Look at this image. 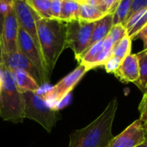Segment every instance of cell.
<instances>
[{
    "label": "cell",
    "instance_id": "d6986e66",
    "mask_svg": "<svg viewBox=\"0 0 147 147\" xmlns=\"http://www.w3.org/2000/svg\"><path fill=\"white\" fill-rule=\"evenodd\" d=\"M133 0H120L116 10L113 14V25L123 24L128 19Z\"/></svg>",
    "mask_w": 147,
    "mask_h": 147
},
{
    "label": "cell",
    "instance_id": "d590c367",
    "mask_svg": "<svg viewBox=\"0 0 147 147\" xmlns=\"http://www.w3.org/2000/svg\"><path fill=\"white\" fill-rule=\"evenodd\" d=\"M119 1H120V0H119Z\"/></svg>",
    "mask_w": 147,
    "mask_h": 147
},
{
    "label": "cell",
    "instance_id": "8d00e7d4",
    "mask_svg": "<svg viewBox=\"0 0 147 147\" xmlns=\"http://www.w3.org/2000/svg\"><path fill=\"white\" fill-rule=\"evenodd\" d=\"M144 124H145V123H144Z\"/></svg>",
    "mask_w": 147,
    "mask_h": 147
},
{
    "label": "cell",
    "instance_id": "8992f818",
    "mask_svg": "<svg viewBox=\"0 0 147 147\" xmlns=\"http://www.w3.org/2000/svg\"><path fill=\"white\" fill-rule=\"evenodd\" d=\"M88 70L86 67L79 64L68 75L60 80L49 92L46 93L42 98L45 100L47 104L54 109H56V107L65 100V98L72 92L81 80L84 77Z\"/></svg>",
    "mask_w": 147,
    "mask_h": 147
},
{
    "label": "cell",
    "instance_id": "9a60e30c",
    "mask_svg": "<svg viewBox=\"0 0 147 147\" xmlns=\"http://www.w3.org/2000/svg\"><path fill=\"white\" fill-rule=\"evenodd\" d=\"M13 79L18 89L21 93L24 92H34L37 93L40 86L36 81L30 76L28 73L23 70H16L12 72Z\"/></svg>",
    "mask_w": 147,
    "mask_h": 147
},
{
    "label": "cell",
    "instance_id": "cb8c5ba5",
    "mask_svg": "<svg viewBox=\"0 0 147 147\" xmlns=\"http://www.w3.org/2000/svg\"><path fill=\"white\" fill-rule=\"evenodd\" d=\"M121 60H119V58L112 55L104 64V67H105V70L107 71V73H109V74H114L116 72V70L119 68L120 63H121Z\"/></svg>",
    "mask_w": 147,
    "mask_h": 147
},
{
    "label": "cell",
    "instance_id": "1f68e13d",
    "mask_svg": "<svg viewBox=\"0 0 147 147\" xmlns=\"http://www.w3.org/2000/svg\"><path fill=\"white\" fill-rule=\"evenodd\" d=\"M3 1H5V2H6V3H8V4H12L13 0H3Z\"/></svg>",
    "mask_w": 147,
    "mask_h": 147
},
{
    "label": "cell",
    "instance_id": "9c48e42d",
    "mask_svg": "<svg viewBox=\"0 0 147 147\" xmlns=\"http://www.w3.org/2000/svg\"><path fill=\"white\" fill-rule=\"evenodd\" d=\"M18 24L13 6L5 17L3 30L0 36V60L18 51Z\"/></svg>",
    "mask_w": 147,
    "mask_h": 147
},
{
    "label": "cell",
    "instance_id": "e575fe53",
    "mask_svg": "<svg viewBox=\"0 0 147 147\" xmlns=\"http://www.w3.org/2000/svg\"><path fill=\"white\" fill-rule=\"evenodd\" d=\"M49 1H52V0H49Z\"/></svg>",
    "mask_w": 147,
    "mask_h": 147
},
{
    "label": "cell",
    "instance_id": "7402d4cb",
    "mask_svg": "<svg viewBox=\"0 0 147 147\" xmlns=\"http://www.w3.org/2000/svg\"><path fill=\"white\" fill-rule=\"evenodd\" d=\"M131 39L128 36H125L122 40H120L118 43L114 45L113 49V55L122 61L124 58L131 54Z\"/></svg>",
    "mask_w": 147,
    "mask_h": 147
},
{
    "label": "cell",
    "instance_id": "5b68a950",
    "mask_svg": "<svg viewBox=\"0 0 147 147\" xmlns=\"http://www.w3.org/2000/svg\"><path fill=\"white\" fill-rule=\"evenodd\" d=\"M67 24L66 42L67 48L72 49L77 61L90 47V41L94 23H87L81 20Z\"/></svg>",
    "mask_w": 147,
    "mask_h": 147
},
{
    "label": "cell",
    "instance_id": "30bf717a",
    "mask_svg": "<svg viewBox=\"0 0 147 147\" xmlns=\"http://www.w3.org/2000/svg\"><path fill=\"white\" fill-rule=\"evenodd\" d=\"M12 6L17 17L18 26L31 36L36 45L41 51L36 24V20L41 18L34 11H32V9L28 5L26 0H13Z\"/></svg>",
    "mask_w": 147,
    "mask_h": 147
},
{
    "label": "cell",
    "instance_id": "e0dca14e",
    "mask_svg": "<svg viewBox=\"0 0 147 147\" xmlns=\"http://www.w3.org/2000/svg\"><path fill=\"white\" fill-rule=\"evenodd\" d=\"M81 4L76 0H62L60 20L64 23L79 20Z\"/></svg>",
    "mask_w": 147,
    "mask_h": 147
},
{
    "label": "cell",
    "instance_id": "4fadbf2b",
    "mask_svg": "<svg viewBox=\"0 0 147 147\" xmlns=\"http://www.w3.org/2000/svg\"><path fill=\"white\" fill-rule=\"evenodd\" d=\"M113 75L123 82L135 83L139 76L138 61L136 54H130L124 58Z\"/></svg>",
    "mask_w": 147,
    "mask_h": 147
},
{
    "label": "cell",
    "instance_id": "44dd1931",
    "mask_svg": "<svg viewBox=\"0 0 147 147\" xmlns=\"http://www.w3.org/2000/svg\"><path fill=\"white\" fill-rule=\"evenodd\" d=\"M28 5L41 18L51 19L49 0H26Z\"/></svg>",
    "mask_w": 147,
    "mask_h": 147
},
{
    "label": "cell",
    "instance_id": "ac0fdd59",
    "mask_svg": "<svg viewBox=\"0 0 147 147\" xmlns=\"http://www.w3.org/2000/svg\"><path fill=\"white\" fill-rule=\"evenodd\" d=\"M136 55L138 61L139 76L134 84L141 91H145L147 89V49H143Z\"/></svg>",
    "mask_w": 147,
    "mask_h": 147
},
{
    "label": "cell",
    "instance_id": "f1b7e54d",
    "mask_svg": "<svg viewBox=\"0 0 147 147\" xmlns=\"http://www.w3.org/2000/svg\"><path fill=\"white\" fill-rule=\"evenodd\" d=\"M1 3H2V0H0V36H1V34H2L3 25H4V21H5V16L1 12Z\"/></svg>",
    "mask_w": 147,
    "mask_h": 147
},
{
    "label": "cell",
    "instance_id": "83f0119b",
    "mask_svg": "<svg viewBox=\"0 0 147 147\" xmlns=\"http://www.w3.org/2000/svg\"><path fill=\"white\" fill-rule=\"evenodd\" d=\"M134 39H140L144 42V49H147V25H145L135 36Z\"/></svg>",
    "mask_w": 147,
    "mask_h": 147
},
{
    "label": "cell",
    "instance_id": "484cf974",
    "mask_svg": "<svg viewBox=\"0 0 147 147\" xmlns=\"http://www.w3.org/2000/svg\"><path fill=\"white\" fill-rule=\"evenodd\" d=\"M62 0H52L50 4V15L53 19L60 20Z\"/></svg>",
    "mask_w": 147,
    "mask_h": 147
},
{
    "label": "cell",
    "instance_id": "d4e9b609",
    "mask_svg": "<svg viewBox=\"0 0 147 147\" xmlns=\"http://www.w3.org/2000/svg\"><path fill=\"white\" fill-rule=\"evenodd\" d=\"M138 111L140 118L139 119L144 124L147 122V89L144 93V95L142 97V100L138 106Z\"/></svg>",
    "mask_w": 147,
    "mask_h": 147
},
{
    "label": "cell",
    "instance_id": "7a4b0ae2",
    "mask_svg": "<svg viewBox=\"0 0 147 147\" xmlns=\"http://www.w3.org/2000/svg\"><path fill=\"white\" fill-rule=\"evenodd\" d=\"M38 41L45 65L51 73L65 49H67V24L58 19L36 20Z\"/></svg>",
    "mask_w": 147,
    "mask_h": 147
},
{
    "label": "cell",
    "instance_id": "7c38bea8",
    "mask_svg": "<svg viewBox=\"0 0 147 147\" xmlns=\"http://www.w3.org/2000/svg\"><path fill=\"white\" fill-rule=\"evenodd\" d=\"M0 61L5 63L11 72L16 70H23L31 76L36 81L39 86L43 85L41 76L36 67L20 52H14L7 55L5 59L0 60Z\"/></svg>",
    "mask_w": 147,
    "mask_h": 147
},
{
    "label": "cell",
    "instance_id": "f546056e",
    "mask_svg": "<svg viewBox=\"0 0 147 147\" xmlns=\"http://www.w3.org/2000/svg\"><path fill=\"white\" fill-rule=\"evenodd\" d=\"M137 147H147V138L145 139L144 142H143L142 144H140L139 145H138Z\"/></svg>",
    "mask_w": 147,
    "mask_h": 147
},
{
    "label": "cell",
    "instance_id": "8fae6325",
    "mask_svg": "<svg viewBox=\"0 0 147 147\" xmlns=\"http://www.w3.org/2000/svg\"><path fill=\"white\" fill-rule=\"evenodd\" d=\"M147 138L144 123L138 119L113 138L107 147H137Z\"/></svg>",
    "mask_w": 147,
    "mask_h": 147
},
{
    "label": "cell",
    "instance_id": "277c9868",
    "mask_svg": "<svg viewBox=\"0 0 147 147\" xmlns=\"http://www.w3.org/2000/svg\"><path fill=\"white\" fill-rule=\"evenodd\" d=\"M24 100V117L40 124L50 132L58 120V111L49 107L42 96L34 92L22 93Z\"/></svg>",
    "mask_w": 147,
    "mask_h": 147
},
{
    "label": "cell",
    "instance_id": "5bb4252c",
    "mask_svg": "<svg viewBox=\"0 0 147 147\" xmlns=\"http://www.w3.org/2000/svg\"><path fill=\"white\" fill-rule=\"evenodd\" d=\"M147 25V8L141 10L131 15L125 24L127 36L131 39L135 38L136 35Z\"/></svg>",
    "mask_w": 147,
    "mask_h": 147
},
{
    "label": "cell",
    "instance_id": "ffe728a7",
    "mask_svg": "<svg viewBox=\"0 0 147 147\" xmlns=\"http://www.w3.org/2000/svg\"><path fill=\"white\" fill-rule=\"evenodd\" d=\"M106 15L107 14L102 12L100 9H98L95 6L87 4H81L79 18V20L81 21L87 23H95L96 21L100 20Z\"/></svg>",
    "mask_w": 147,
    "mask_h": 147
},
{
    "label": "cell",
    "instance_id": "3957f363",
    "mask_svg": "<svg viewBox=\"0 0 147 147\" xmlns=\"http://www.w3.org/2000/svg\"><path fill=\"white\" fill-rule=\"evenodd\" d=\"M2 71V83L0 88V117L5 121L22 123L24 117V100L22 93L18 89L12 72L0 61Z\"/></svg>",
    "mask_w": 147,
    "mask_h": 147
},
{
    "label": "cell",
    "instance_id": "603a6c76",
    "mask_svg": "<svg viewBox=\"0 0 147 147\" xmlns=\"http://www.w3.org/2000/svg\"><path fill=\"white\" fill-rule=\"evenodd\" d=\"M125 36H127V33H126V30L123 24L113 25V27L111 28V30L107 35V36H109L111 38V40L113 41L114 45L116 43H118L120 40H122Z\"/></svg>",
    "mask_w": 147,
    "mask_h": 147
},
{
    "label": "cell",
    "instance_id": "6da1fadb",
    "mask_svg": "<svg viewBox=\"0 0 147 147\" xmlns=\"http://www.w3.org/2000/svg\"><path fill=\"white\" fill-rule=\"evenodd\" d=\"M117 109L118 100L113 98L94 121L70 134L67 147H107L114 137L112 128Z\"/></svg>",
    "mask_w": 147,
    "mask_h": 147
},
{
    "label": "cell",
    "instance_id": "52a82bcc",
    "mask_svg": "<svg viewBox=\"0 0 147 147\" xmlns=\"http://www.w3.org/2000/svg\"><path fill=\"white\" fill-rule=\"evenodd\" d=\"M18 51L23 54L37 69L39 72L42 84L45 85L49 82L50 73L49 72L42 55L31 36L25 32L22 28H18Z\"/></svg>",
    "mask_w": 147,
    "mask_h": 147
},
{
    "label": "cell",
    "instance_id": "836d02e7",
    "mask_svg": "<svg viewBox=\"0 0 147 147\" xmlns=\"http://www.w3.org/2000/svg\"><path fill=\"white\" fill-rule=\"evenodd\" d=\"M76 1H78V0H76Z\"/></svg>",
    "mask_w": 147,
    "mask_h": 147
},
{
    "label": "cell",
    "instance_id": "ba28073f",
    "mask_svg": "<svg viewBox=\"0 0 147 147\" xmlns=\"http://www.w3.org/2000/svg\"><path fill=\"white\" fill-rule=\"evenodd\" d=\"M114 43L109 36L91 45L81 56L79 64L83 65L88 72L99 67H103L105 62L113 55Z\"/></svg>",
    "mask_w": 147,
    "mask_h": 147
},
{
    "label": "cell",
    "instance_id": "2e32d148",
    "mask_svg": "<svg viewBox=\"0 0 147 147\" xmlns=\"http://www.w3.org/2000/svg\"><path fill=\"white\" fill-rule=\"evenodd\" d=\"M112 27H113V14L111 13L107 14L100 20L96 21L94 23V27L91 36L90 46L94 44L95 42H98L105 39L107 36Z\"/></svg>",
    "mask_w": 147,
    "mask_h": 147
},
{
    "label": "cell",
    "instance_id": "d6a6232c",
    "mask_svg": "<svg viewBox=\"0 0 147 147\" xmlns=\"http://www.w3.org/2000/svg\"><path fill=\"white\" fill-rule=\"evenodd\" d=\"M144 128H145V130H146V133H147V122H146L145 124H144Z\"/></svg>",
    "mask_w": 147,
    "mask_h": 147
},
{
    "label": "cell",
    "instance_id": "4dcf8cb0",
    "mask_svg": "<svg viewBox=\"0 0 147 147\" xmlns=\"http://www.w3.org/2000/svg\"><path fill=\"white\" fill-rule=\"evenodd\" d=\"M1 83H2V71L0 69V88H1Z\"/></svg>",
    "mask_w": 147,
    "mask_h": 147
},
{
    "label": "cell",
    "instance_id": "4316f807",
    "mask_svg": "<svg viewBox=\"0 0 147 147\" xmlns=\"http://www.w3.org/2000/svg\"><path fill=\"white\" fill-rule=\"evenodd\" d=\"M146 8H147V0H133L131 9L128 18L131 15H133L134 13H136V12H138V11H139L141 10L146 9Z\"/></svg>",
    "mask_w": 147,
    "mask_h": 147
}]
</instances>
